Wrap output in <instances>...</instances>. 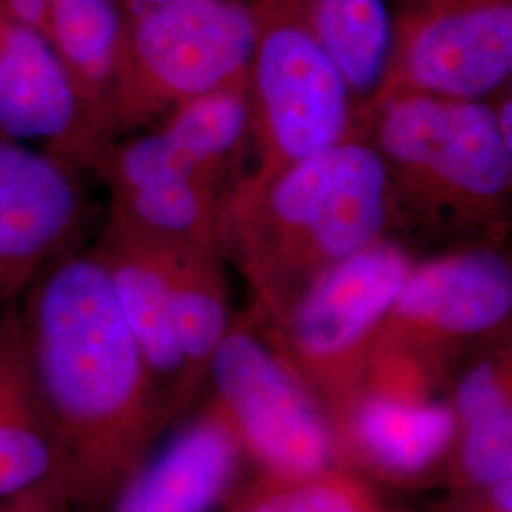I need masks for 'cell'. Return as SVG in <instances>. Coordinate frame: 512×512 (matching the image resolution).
<instances>
[{
    "label": "cell",
    "mask_w": 512,
    "mask_h": 512,
    "mask_svg": "<svg viewBox=\"0 0 512 512\" xmlns=\"http://www.w3.org/2000/svg\"><path fill=\"white\" fill-rule=\"evenodd\" d=\"M512 73V0H404L387 76L404 93L480 101Z\"/></svg>",
    "instance_id": "cell-7"
},
{
    "label": "cell",
    "mask_w": 512,
    "mask_h": 512,
    "mask_svg": "<svg viewBox=\"0 0 512 512\" xmlns=\"http://www.w3.org/2000/svg\"><path fill=\"white\" fill-rule=\"evenodd\" d=\"M511 311L512 268L505 256H440L412 266L374 348L403 351L444 368L450 349L501 329Z\"/></svg>",
    "instance_id": "cell-9"
},
{
    "label": "cell",
    "mask_w": 512,
    "mask_h": 512,
    "mask_svg": "<svg viewBox=\"0 0 512 512\" xmlns=\"http://www.w3.org/2000/svg\"><path fill=\"white\" fill-rule=\"evenodd\" d=\"M249 107L238 88L205 93L177 109L158 131L118 152V167L131 186L167 179H196L238 145L247 129Z\"/></svg>",
    "instance_id": "cell-16"
},
{
    "label": "cell",
    "mask_w": 512,
    "mask_h": 512,
    "mask_svg": "<svg viewBox=\"0 0 512 512\" xmlns=\"http://www.w3.org/2000/svg\"><path fill=\"white\" fill-rule=\"evenodd\" d=\"M241 448L209 397L198 414L129 478L105 512H207L236 482Z\"/></svg>",
    "instance_id": "cell-13"
},
{
    "label": "cell",
    "mask_w": 512,
    "mask_h": 512,
    "mask_svg": "<svg viewBox=\"0 0 512 512\" xmlns=\"http://www.w3.org/2000/svg\"><path fill=\"white\" fill-rule=\"evenodd\" d=\"M0 512H76L65 476L57 467L35 486L0 497Z\"/></svg>",
    "instance_id": "cell-21"
},
{
    "label": "cell",
    "mask_w": 512,
    "mask_h": 512,
    "mask_svg": "<svg viewBox=\"0 0 512 512\" xmlns=\"http://www.w3.org/2000/svg\"><path fill=\"white\" fill-rule=\"evenodd\" d=\"M120 6L124 8L126 14L131 12H137V10H143L148 6H156V4H164V2H171V0H118Z\"/></svg>",
    "instance_id": "cell-24"
},
{
    "label": "cell",
    "mask_w": 512,
    "mask_h": 512,
    "mask_svg": "<svg viewBox=\"0 0 512 512\" xmlns=\"http://www.w3.org/2000/svg\"><path fill=\"white\" fill-rule=\"evenodd\" d=\"M207 385L258 471L340 467L329 416L279 342L232 323L211 357Z\"/></svg>",
    "instance_id": "cell-5"
},
{
    "label": "cell",
    "mask_w": 512,
    "mask_h": 512,
    "mask_svg": "<svg viewBox=\"0 0 512 512\" xmlns=\"http://www.w3.org/2000/svg\"><path fill=\"white\" fill-rule=\"evenodd\" d=\"M76 512H105L175 423L97 256L54 260L19 306Z\"/></svg>",
    "instance_id": "cell-1"
},
{
    "label": "cell",
    "mask_w": 512,
    "mask_h": 512,
    "mask_svg": "<svg viewBox=\"0 0 512 512\" xmlns=\"http://www.w3.org/2000/svg\"><path fill=\"white\" fill-rule=\"evenodd\" d=\"M374 512H387V511H384V507H382V509H378V511H374Z\"/></svg>",
    "instance_id": "cell-25"
},
{
    "label": "cell",
    "mask_w": 512,
    "mask_h": 512,
    "mask_svg": "<svg viewBox=\"0 0 512 512\" xmlns=\"http://www.w3.org/2000/svg\"><path fill=\"white\" fill-rule=\"evenodd\" d=\"M433 512H512V478L450 494Z\"/></svg>",
    "instance_id": "cell-22"
},
{
    "label": "cell",
    "mask_w": 512,
    "mask_h": 512,
    "mask_svg": "<svg viewBox=\"0 0 512 512\" xmlns=\"http://www.w3.org/2000/svg\"><path fill=\"white\" fill-rule=\"evenodd\" d=\"M0 137L73 164L99 147L52 46L0 4Z\"/></svg>",
    "instance_id": "cell-11"
},
{
    "label": "cell",
    "mask_w": 512,
    "mask_h": 512,
    "mask_svg": "<svg viewBox=\"0 0 512 512\" xmlns=\"http://www.w3.org/2000/svg\"><path fill=\"white\" fill-rule=\"evenodd\" d=\"M171 268V311L183 372L173 393L179 421L196 404L207 385V370L215 349L232 325L226 289L202 245L165 239Z\"/></svg>",
    "instance_id": "cell-18"
},
{
    "label": "cell",
    "mask_w": 512,
    "mask_h": 512,
    "mask_svg": "<svg viewBox=\"0 0 512 512\" xmlns=\"http://www.w3.org/2000/svg\"><path fill=\"white\" fill-rule=\"evenodd\" d=\"M95 256L103 262L129 329L173 412V393L183 372V357L171 311L167 243L112 220L107 239Z\"/></svg>",
    "instance_id": "cell-14"
},
{
    "label": "cell",
    "mask_w": 512,
    "mask_h": 512,
    "mask_svg": "<svg viewBox=\"0 0 512 512\" xmlns=\"http://www.w3.org/2000/svg\"><path fill=\"white\" fill-rule=\"evenodd\" d=\"M298 19L338 67L349 92L372 93L387 74L393 19L385 0H266Z\"/></svg>",
    "instance_id": "cell-19"
},
{
    "label": "cell",
    "mask_w": 512,
    "mask_h": 512,
    "mask_svg": "<svg viewBox=\"0 0 512 512\" xmlns=\"http://www.w3.org/2000/svg\"><path fill=\"white\" fill-rule=\"evenodd\" d=\"M456 435L448 399L365 389L349 427L342 467L395 486L442 476Z\"/></svg>",
    "instance_id": "cell-12"
},
{
    "label": "cell",
    "mask_w": 512,
    "mask_h": 512,
    "mask_svg": "<svg viewBox=\"0 0 512 512\" xmlns=\"http://www.w3.org/2000/svg\"><path fill=\"white\" fill-rule=\"evenodd\" d=\"M57 467L54 433L14 304L0 313V497L35 486Z\"/></svg>",
    "instance_id": "cell-17"
},
{
    "label": "cell",
    "mask_w": 512,
    "mask_h": 512,
    "mask_svg": "<svg viewBox=\"0 0 512 512\" xmlns=\"http://www.w3.org/2000/svg\"><path fill=\"white\" fill-rule=\"evenodd\" d=\"M380 154L435 190L492 202L511 186L512 147L482 101L399 93L378 126Z\"/></svg>",
    "instance_id": "cell-8"
},
{
    "label": "cell",
    "mask_w": 512,
    "mask_h": 512,
    "mask_svg": "<svg viewBox=\"0 0 512 512\" xmlns=\"http://www.w3.org/2000/svg\"><path fill=\"white\" fill-rule=\"evenodd\" d=\"M226 512H374L382 509L370 480L346 467L306 473L258 471L232 484Z\"/></svg>",
    "instance_id": "cell-20"
},
{
    "label": "cell",
    "mask_w": 512,
    "mask_h": 512,
    "mask_svg": "<svg viewBox=\"0 0 512 512\" xmlns=\"http://www.w3.org/2000/svg\"><path fill=\"white\" fill-rule=\"evenodd\" d=\"M255 10L256 99L277 171L348 141L351 92L310 31L272 2Z\"/></svg>",
    "instance_id": "cell-6"
},
{
    "label": "cell",
    "mask_w": 512,
    "mask_h": 512,
    "mask_svg": "<svg viewBox=\"0 0 512 512\" xmlns=\"http://www.w3.org/2000/svg\"><path fill=\"white\" fill-rule=\"evenodd\" d=\"M272 239L253 258L275 319L315 275L382 239L389 173L376 148L344 141L277 171L266 190Z\"/></svg>",
    "instance_id": "cell-2"
},
{
    "label": "cell",
    "mask_w": 512,
    "mask_h": 512,
    "mask_svg": "<svg viewBox=\"0 0 512 512\" xmlns=\"http://www.w3.org/2000/svg\"><path fill=\"white\" fill-rule=\"evenodd\" d=\"M412 266L378 239L321 270L277 319L279 344L329 416L340 467L372 349Z\"/></svg>",
    "instance_id": "cell-4"
},
{
    "label": "cell",
    "mask_w": 512,
    "mask_h": 512,
    "mask_svg": "<svg viewBox=\"0 0 512 512\" xmlns=\"http://www.w3.org/2000/svg\"><path fill=\"white\" fill-rule=\"evenodd\" d=\"M78 217L71 164L0 137V313L57 260Z\"/></svg>",
    "instance_id": "cell-10"
},
{
    "label": "cell",
    "mask_w": 512,
    "mask_h": 512,
    "mask_svg": "<svg viewBox=\"0 0 512 512\" xmlns=\"http://www.w3.org/2000/svg\"><path fill=\"white\" fill-rule=\"evenodd\" d=\"M44 38L69 74L93 137L103 139L110 84L124 35L118 0H0Z\"/></svg>",
    "instance_id": "cell-15"
},
{
    "label": "cell",
    "mask_w": 512,
    "mask_h": 512,
    "mask_svg": "<svg viewBox=\"0 0 512 512\" xmlns=\"http://www.w3.org/2000/svg\"><path fill=\"white\" fill-rule=\"evenodd\" d=\"M255 10L239 0H171L126 14L103 139L251 71Z\"/></svg>",
    "instance_id": "cell-3"
},
{
    "label": "cell",
    "mask_w": 512,
    "mask_h": 512,
    "mask_svg": "<svg viewBox=\"0 0 512 512\" xmlns=\"http://www.w3.org/2000/svg\"><path fill=\"white\" fill-rule=\"evenodd\" d=\"M495 116H497V126L499 131L505 139V143L512 147V129H511V118H512V101L511 97H507V101H503V105L499 107V110H495Z\"/></svg>",
    "instance_id": "cell-23"
}]
</instances>
